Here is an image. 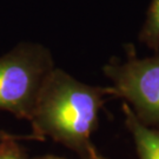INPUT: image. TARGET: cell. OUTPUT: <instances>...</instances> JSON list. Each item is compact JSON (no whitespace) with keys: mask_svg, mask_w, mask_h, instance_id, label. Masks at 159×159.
I'll list each match as a JSON object with an SVG mask.
<instances>
[{"mask_svg":"<svg viewBox=\"0 0 159 159\" xmlns=\"http://www.w3.org/2000/svg\"><path fill=\"white\" fill-rule=\"evenodd\" d=\"M26 139L37 140V138L31 133L27 136L17 134L0 142V159H31L23 146L18 143V140H26Z\"/></svg>","mask_w":159,"mask_h":159,"instance_id":"cell-6","label":"cell"},{"mask_svg":"<svg viewBox=\"0 0 159 159\" xmlns=\"http://www.w3.org/2000/svg\"><path fill=\"white\" fill-rule=\"evenodd\" d=\"M31 159H66L63 158V157H58V156H54V154H44V156H39V157H34V158ZM100 159H105L104 157Z\"/></svg>","mask_w":159,"mask_h":159,"instance_id":"cell-7","label":"cell"},{"mask_svg":"<svg viewBox=\"0 0 159 159\" xmlns=\"http://www.w3.org/2000/svg\"><path fill=\"white\" fill-rule=\"evenodd\" d=\"M139 39L154 52L159 51V0H151Z\"/></svg>","mask_w":159,"mask_h":159,"instance_id":"cell-5","label":"cell"},{"mask_svg":"<svg viewBox=\"0 0 159 159\" xmlns=\"http://www.w3.org/2000/svg\"><path fill=\"white\" fill-rule=\"evenodd\" d=\"M111 89L85 84L61 68L46 77L30 118L32 134L43 142L50 138L80 159H100L92 142L99 113Z\"/></svg>","mask_w":159,"mask_h":159,"instance_id":"cell-1","label":"cell"},{"mask_svg":"<svg viewBox=\"0 0 159 159\" xmlns=\"http://www.w3.org/2000/svg\"><path fill=\"white\" fill-rule=\"evenodd\" d=\"M17 136V134H13V133H10V132H6V131L0 130V142L5 140L7 138H12V137Z\"/></svg>","mask_w":159,"mask_h":159,"instance_id":"cell-8","label":"cell"},{"mask_svg":"<svg viewBox=\"0 0 159 159\" xmlns=\"http://www.w3.org/2000/svg\"><path fill=\"white\" fill-rule=\"evenodd\" d=\"M102 72L112 83L111 94L123 99L140 123L159 130V51L139 58L129 45L125 59H111Z\"/></svg>","mask_w":159,"mask_h":159,"instance_id":"cell-3","label":"cell"},{"mask_svg":"<svg viewBox=\"0 0 159 159\" xmlns=\"http://www.w3.org/2000/svg\"><path fill=\"white\" fill-rule=\"evenodd\" d=\"M56 67L50 50L23 41L0 57V110L30 120L40 89Z\"/></svg>","mask_w":159,"mask_h":159,"instance_id":"cell-2","label":"cell"},{"mask_svg":"<svg viewBox=\"0 0 159 159\" xmlns=\"http://www.w3.org/2000/svg\"><path fill=\"white\" fill-rule=\"evenodd\" d=\"M123 114L139 159H159V130L144 125L137 119L130 106L123 102Z\"/></svg>","mask_w":159,"mask_h":159,"instance_id":"cell-4","label":"cell"}]
</instances>
